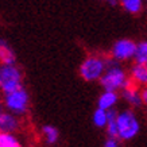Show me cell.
Returning a JSON list of instances; mask_svg holds the SVG:
<instances>
[{
    "label": "cell",
    "mask_w": 147,
    "mask_h": 147,
    "mask_svg": "<svg viewBox=\"0 0 147 147\" xmlns=\"http://www.w3.org/2000/svg\"><path fill=\"white\" fill-rule=\"evenodd\" d=\"M98 84L102 90H113L120 92L121 89L131 85V80L128 76V70L125 69L120 62L107 55V67L102 73V76L98 80Z\"/></svg>",
    "instance_id": "cell-1"
},
{
    "label": "cell",
    "mask_w": 147,
    "mask_h": 147,
    "mask_svg": "<svg viewBox=\"0 0 147 147\" xmlns=\"http://www.w3.org/2000/svg\"><path fill=\"white\" fill-rule=\"evenodd\" d=\"M116 131L120 142H131L134 140L142 131V121L138 113L132 108H124L117 111L116 115Z\"/></svg>",
    "instance_id": "cell-2"
},
{
    "label": "cell",
    "mask_w": 147,
    "mask_h": 147,
    "mask_svg": "<svg viewBox=\"0 0 147 147\" xmlns=\"http://www.w3.org/2000/svg\"><path fill=\"white\" fill-rule=\"evenodd\" d=\"M1 100H3V107L5 111L11 112L19 117L26 116L30 111L31 98H30L28 90L24 88V85H20L16 89L11 90L8 93H4Z\"/></svg>",
    "instance_id": "cell-3"
},
{
    "label": "cell",
    "mask_w": 147,
    "mask_h": 147,
    "mask_svg": "<svg viewBox=\"0 0 147 147\" xmlns=\"http://www.w3.org/2000/svg\"><path fill=\"white\" fill-rule=\"evenodd\" d=\"M107 67V55L88 54L78 66V76L85 82H98Z\"/></svg>",
    "instance_id": "cell-4"
},
{
    "label": "cell",
    "mask_w": 147,
    "mask_h": 147,
    "mask_svg": "<svg viewBox=\"0 0 147 147\" xmlns=\"http://www.w3.org/2000/svg\"><path fill=\"white\" fill-rule=\"evenodd\" d=\"M23 85V71L18 63H0V94Z\"/></svg>",
    "instance_id": "cell-5"
},
{
    "label": "cell",
    "mask_w": 147,
    "mask_h": 147,
    "mask_svg": "<svg viewBox=\"0 0 147 147\" xmlns=\"http://www.w3.org/2000/svg\"><path fill=\"white\" fill-rule=\"evenodd\" d=\"M135 43H136V40L131 39V38L116 39L112 43L111 49H109L108 57H111L112 59H115V61H117V62H120V63L129 62L134 58Z\"/></svg>",
    "instance_id": "cell-6"
},
{
    "label": "cell",
    "mask_w": 147,
    "mask_h": 147,
    "mask_svg": "<svg viewBox=\"0 0 147 147\" xmlns=\"http://www.w3.org/2000/svg\"><path fill=\"white\" fill-rule=\"evenodd\" d=\"M119 93H120V100L123 102H125L128 108L138 109V108L143 107L140 89H139L138 86H135L134 84H131V85H128L127 88L121 89Z\"/></svg>",
    "instance_id": "cell-7"
},
{
    "label": "cell",
    "mask_w": 147,
    "mask_h": 147,
    "mask_svg": "<svg viewBox=\"0 0 147 147\" xmlns=\"http://www.w3.org/2000/svg\"><path fill=\"white\" fill-rule=\"evenodd\" d=\"M20 127H22V120L19 116L13 115L5 109L0 111V132L16 134Z\"/></svg>",
    "instance_id": "cell-8"
},
{
    "label": "cell",
    "mask_w": 147,
    "mask_h": 147,
    "mask_svg": "<svg viewBox=\"0 0 147 147\" xmlns=\"http://www.w3.org/2000/svg\"><path fill=\"white\" fill-rule=\"evenodd\" d=\"M119 100H120V94H119V92H113V90H102L97 97L96 108H100V109H104V111H109V109H112V108H116Z\"/></svg>",
    "instance_id": "cell-9"
},
{
    "label": "cell",
    "mask_w": 147,
    "mask_h": 147,
    "mask_svg": "<svg viewBox=\"0 0 147 147\" xmlns=\"http://www.w3.org/2000/svg\"><path fill=\"white\" fill-rule=\"evenodd\" d=\"M128 76L131 82L135 86H138V88L147 86V65L134 63L128 70Z\"/></svg>",
    "instance_id": "cell-10"
},
{
    "label": "cell",
    "mask_w": 147,
    "mask_h": 147,
    "mask_svg": "<svg viewBox=\"0 0 147 147\" xmlns=\"http://www.w3.org/2000/svg\"><path fill=\"white\" fill-rule=\"evenodd\" d=\"M119 4L124 12L136 16L143 12L146 3H144V0H119Z\"/></svg>",
    "instance_id": "cell-11"
},
{
    "label": "cell",
    "mask_w": 147,
    "mask_h": 147,
    "mask_svg": "<svg viewBox=\"0 0 147 147\" xmlns=\"http://www.w3.org/2000/svg\"><path fill=\"white\" fill-rule=\"evenodd\" d=\"M40 134H42V138H43V142L47 144V146H55L58 142H59V131H58L57 127H54L51 124H45L42 125L40 128Z\"/></svg>",
    "instance_id": "cell-12"
},
{
    "label": "cell",
    "mask_w": 147,
    "mask_h": 147,
    "mask_svg": "<svg viewBox=\"0 0 147 147\" xmlns=\"http://www.w3.org/2000/svg\"><path fill=\"white\" fill-rule=\"evenodd\" d=\"M0 63H18L16 54L4 38H0Z\"/></svg>",
    "instance_id": "cell-13"
},
{
    "label": "cell",
    "mask_w": 147,
    "mask_h": 147,
    "mask_svg": "<svg viewBox=\"0 0 147 147\" xmlns=\"http://www.w3.org/2000/svg\"><path fill=\"white\" fill-rule=\"evenodd\" d=\"M132 61H134V63L147 65V39L138 40L135 43V51Z\"/></svg>",
    "instance_id": "cell-14"
},
{
    "label": "cell",
    "mask_w": 147,
    "mask_h": 147,
    "mask_svg": "<svg viewBox=\"0 0 147 147\" xmlns=\"http://www.w3.org/2000/svg\"><path fill=\"white\" fill-rule=\"evenodd\" d=\"M108 112V120L107 125H105V132H107L108 138H116L117 136V131H116V115H117V109L112 108ZM117 139V138H116Z\"/></svg>",
    "instance_id": "cell-15"
},
{
    "label": "cell",
    "mask_w": 147,
    "mask_h": 147,
    "mask_svg": "<svg viewBox=\"0 0 147 147\" xmlns=\"http://www.w3.org/2000/svg\"><path fill=\"white\" fill-rule=\"evenodd\" d=\"M108 120V112L100 108H96L92 113V123L96 128H105Z\"/></svg>",
    "instance_id": "cell-16"
},
{
    "label": "cell",
    "mask_w": 147,
    "mask_h": 147,
    "mask_svg": "<svg viewBox=\"0 0 147 147\" xmlns=\"http://www.w3.org/2000/svg\"><path fill=\"white\" fill-rule=\"evenodd\" d=\"M19 143V139L16 134L11 132H0V147H16Z\"/></svg>",
    "instance_id": "cell-17"
},
{
    "label": "cell",
    "mask_w": 147,
    "mask_h": 147,
    "mask_svg": "<svg viewBox=\"0 0 147 147\" xmlns=\"http://www.w3.org/2000/svg\"><path fill=\"white\" fill-rule=\"evenodd\" d=\"M104 147H121L120 140L116 138H107L105 143H104Z\"/></svg>",
    "instance_id": "cell-18"
},
{
    "label": "cell",
    "mask_w": 147,
    "mask_h": 147,
    "mask_svg": "<svg viewBox=\"0 0 147 147\" xmlns=\"http://www.w3.org/2000/svg\"><path fill=\"white\" fill-rule=\"evenodd\" d=\"M140 93H142V102L144 107H147V86H143L140 89Z\"/></svg>",
    "instance_id": "cell-19"
},
{
    "label": "cell",
    "mask_w": 147,
    "mask_h": 147,
    "mask_svg": "<svg viewBox=\"0 0 147 147\" xmlns=\"http://www.w3.org/2000/svg\"><path fill=\"white\" fill-rule=\"evenodd\" d=\"M101 1H104V3H108V4H112V5L119 4V0H101Z\"/></svg>",
    "instance_id": "cell-20"
},
{
    "label": "cell",
    "mask_w": 147,
    "mask_h": 147,
    "mask_svg": "<svg viewBox=\"0 0 147 147\" xmlns=\"http://www.w3.org/2000/svg\"><path fill=\"white\" fill-rule=\"evenodd\" d=\"M4 107H3V100H1V94H0V111H3Z\"/></svg>",
    "instance_id": "cell-21"
},
{
    "label": "cell",
    "mask_w": 147,
    "mask_h": 147,
    "mask_svg": "<svg viewBox=\"0 0 147 147\" xmlns=\"http://www.w3.org/2000/svg\"><path fill=\"white\" fill-rule=\"evenodd\" d=\"M143 12H144V15H146V18H147V4L144 5V9H143Z\"/></svg>",
    "instance_id": "cell-22"
},
{
    "label": "cell",
    "mask_w": 147,
    "mask_h": 147,
    "mask_svg": "<svg viewBox=\"0 0 147 147\" xmlns=\"http://www.w3.org/2000/svg\"><path fill=\"white\" fill-rule=\"evenodd\" d=\"M16 147H24V146H22V144H18V146H16Z\"/></svg>",
    "instance_id": "cell-23"
},
{
    "label": "cell",
    "mask_w": 147,
    "mask_h": 147,
    "mask_svg": "<svg viewBox=\"0 0 147 147\" xmlns=\"http://www.w3.org/2000/svg\"><path fill=\"white\" fill-rule=\"evenodd\" d=\"M144 3H146V4H147V0H144Z\"/></svg>",
    "instance_id": "cell-24"
}]
</instances>
